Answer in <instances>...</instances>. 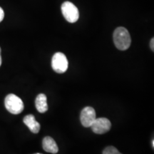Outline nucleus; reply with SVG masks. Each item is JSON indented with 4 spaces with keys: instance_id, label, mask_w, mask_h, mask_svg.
<instances>
[{
    "instance_id": "f257e3e1",
    "label": "nucleus",
    "mask_w": 154,
    "mask_h": 154,
    "mask_svg": "<svg viewBox=\"0 0 154 154\" xmlns=\"http://www.w3.org/2000/svg\"><path fill=\"white\" fill-rule=\"evenodd\" d=\"M113 42L116 47L121 51L128 49L131 44V38L128 31L124 27L116 28L113 32Z\"/></svg>"
},
{
    "instance_id": "f03ea898",
    "label": "nucleus",
    "mask_w": 154,
    "mask_h": 154,
    "mask_svg": "<svg viewBox=\"0 0 154 154\" xmlns=\"http://www.w3.org/2000/svg\"><path fill=\"white\" fill-rule=\"evenodd\" d=\"M5 105L9 112L15 115L22 113L24 108L22 100L13 94H10L6 96Z\"/></svg>"
},
{
    "instance_id": "7ed1b4c3",
    "label": "nucleus",
    "mask_w": 154,
    "mask_h": 154,
    "mask_svg": "<svg viewBox=\"0 0 154 154\" xmlns=\"http://www.w3.org/2000/svg\"><path fill=\"white\" fill-rule=\"evenodd\" d=\"M61 11L65 19L69 23H75L79 17L78 8L70 2H65L61 5Z\"/></svg>"
},
{
    "instance_id": "20e7f679",
    "label": "nucleus",
    "mask_w": 154,
    "mask_h": 154,
    "mask_svg": "<svg viewBox=\"0 0 154 154\" xmlns=\"http://www.w3.org/2000/svg\"><path fill=\"white\" fill-rule=\"evenodd\" d=\"M68 60L66 57L61 52H57L53 56L51 66L53 70L58 74H63L68 69Z\"/></svg>"
},
{
    "instance_id": "39448f33",
    "label": "nucleus",
    "mask_w": 154,
    "mask_h": 154,
    "mask_svg": "<svg viewBox=\"0 0 154 154\" xmlns=\"http://www.w3.org/2000/svg\"><path fill=\"white\" fill-rule=\"evenodd\" d=\"M90 127L95 134H103L111 129V123L106 118H99L95 119Z\"/></svg>"
},
{
    "instance_id": "423d86ee",
    "label": "nucleus",
    "mask_w": 154,
    "mask_h": 154,
    "mask_svg": "<svg viewBox=\"0 0 154 154\" xmlns=\"http://www.w3.org/2000/svg\"><path fill=\"white\" fill-rule=\"evenodd\" d=\"M96 119V111L94 108L90 106L85 107L81 112V123L86 128L91 126Z\"/></svg>"
},
{
    "instance_id": "0eeeda50",
    "label": "nucleus",
    "mask_w": 154,
    "mask_h": 154,
    "mask_svg": "<svg viewBox=\"0 0 154 154\" xmlns=\"http://www.w3.org/2000/svg\"><path fill=\"white\" fill-rule=\"evenodd\" d=\"M42 147L44 151L48 153L56 154L59 151V148L55 140L50 136H46L42 141Z\"/></svg>"
},
{
    "instance_id": "6e6552de",
    "label": "nucleus",
    "mask_w": 154,
    "mask_h": 154,
    "mask_svg": "<svg viewBox=\"0 0 154 154\" xmlns=\"http://www.w3.org/2000/svg\"><path fill=\"white\" fill-rule=\"evenodd\" d=\"M23 121H24V124L28 126V128H29V130L32 133H34V134H38L39 132L41 126H40L39 123L36 121L34 115L29 114L26 116Z\"/></svg>"
},
{
    "instance_id": "1a4fd4ad",
    "label": "nucleus",
    "mask_w": 154,
    "mask_h": 154,
    "mask_svg": "<svg viewBox=\"0 0 154 154\" xmlns=\"http://www.w3.org/2000/svg\"><path fill=\"white\" fill-rule=\"evenodd\" d=\"M47 96L44 94H40L36 96L35 106L39 113H45L48 110Z\"/></svg>"
},
{
    "instance_id": "9d476101",
    "label": "nucleus",
    "mask_w": 154,
    "mask_h": 154,
    "mask_svg": "<svg viewBox=\"0 0 154 154\" xmlns=\"http://www.w3.org/2000/svg\"><path fill=\"white\" fill-rule=\"evenodd\" d=\"M103 154H122L113 146H108L103 150Z\"/></svg>"
},
{
    "instance_id": "9b49d317",
    "label": "nucleus",
    "mask_w": 154,
    "mask_h": 154,
    "mask_svg": "<svg viewBox=\"0 0 154 154\" xmlns=\"http://www.w3.org/2000/svg\"><path fill=\"white\" fill-rule=\"evenodd\" d=\"M4 17H5V12H4V10L2 7H0V22L4 19Z\"/></svg>"
},
{
    "instance_id": "f8f14e48",
    "label": "nucleus",
    "mask_w": 154,
    "mask_h": 154,
    "mask_svg": "<svg viewBox=\"0 0 154 154\" xmlns=\"http://www.w3.org/2000/svg\"><path fill=\"white\" fill-rule=\"evenodd\" d=\"M154 38H152V39L151 40V44H150V46H151V49L152 51H154Z\"/></svg>"
},
{
    "instance_id": "ddd939ff",
    "label": "nucleus",
    "mask_w": 154,
    "mask_h": 154,
    "mask_svg": "<svg viewBox=\"0 0 154 154\" xmlns=\"http://www.w3.org/2000/svg\"><path fill=\"white\" fill-rule=\"evenodd\" d=\"M2 56H1V48H0V66H1L2 65Z\"/></svg>"
},
{
    "instance_id": "4468645a",
    "label": "nucleus",
    "mask_w": 154,
    "mask_h": 154,
    "mask_svg": "<svg viewBox=\"0 0 154 154\" xmlns=\"http://www.w3.org/2000/svg\"><path fill=\"white\" fill-rule=\"evenodd\" d=\"M152 146H153V148H154V140H152Z\"/></svg>"
},
{
    "instance_id": "2eb2a0df",
    "label": "nucleus",
    "mask_w": 154,
    "mask_h": 154,
    "mask_svg": "<svg viewBox=\"0 0 154 154\" xmlns=\"http://www.w3.org/2000/svg\"><path fill=\"white\" fill-rule=\"evenodd\" d=\"M36 154H41V153H36Z\"/></svg>"
}]
</instances>
